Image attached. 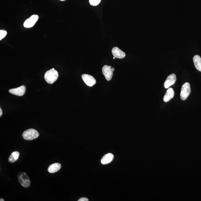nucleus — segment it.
<instances>
[{
    "mask_svg": "<svg viewBox=\"0 0 201 201\" xmlns=\"http://www.w3.org/2000/svg\"><path fill=\"white\" fill-rule=\"evenodd\" d=\"M22 136L23 138L26 140L31 141L38 137L39 134L36 130L31 129L23 132Z\"/></svg>",
    "mask_w": 201,
    "mask_h": 201,
    "instance_id": "nucleus-2",
    "label": "nucleus"
},
{
    "mask_svg": "<svg viewBox=\"0 0 201 201\" xmlns=\"http://www.w3.org/2000/svg\"><path fill=\"white\" fill-rule=\"evenodd\" d=\"M174 92L172 88H168L167 90L166 94H165L163 97V100L165 102L169 101L174 97Z\"/></svg>",
    "mask_w": 201,
    "mask_h": 201,
    "instance_id": "nucleus-12",
    "label": "nucleus"
},
{
    "mask_svg": "<svg viewBox=\"0 0 201 201\" xmlns=\"http://www.w3.org/2000/svg\"><path fill=\"white\" fill-rule=\"evenodd\" d=\"M114 155L111 153H108L104 155L101 159V163L102 164H107L113 161Z\"/></svg>",
    "mask_w": 201,
    "mask_h": 201,
    "instance_id": "nucleus-11",
    "label": "nucleus"
},
{
    "mask_svg": "<svg viewBox=\"0 0 201 201\" xmlns=\"http://www.w3.org/2000/svg\"><path fill=\"white\" fill-rule=\"evenodd\" d=\"M0 201H4L5 200L3 199V198H1L0 199Z\"/></svg>",
    "mask_w": 201,
    "mask_h": 201,
    "instance_id": "nucleus-20",
    "label": "nucleus"
},
{
    "mask_svg": "<svg viewBox=\"0 0 201 201\" xmlns=\"http://www.w3.org/2000/svg\"><path fill=\"white\" fill-rule=\"evenodd\" d=\"M101 0H89L90 5L93 6L98 5L100 3Z\"/></svg>",
    "mask_w": 201,
    "mask_h": 201,
    "instance_id": "nucleus-16",
    "label": "nucleus"
},
{
    "mask_svg": "<svg viewBox=\"0 0 201 201\" xmlns=\"http://www.w3.org/2000/svg\"><path fill=\"white\" fill-rule=\"evenodd\" d=\"M191 93V88L190 84L186 82L183 84L181 88L180 94L181 99L184 100L187 99Z\"/></svg>",
    "mask_w": 201,
    "mask_h": 201,
    "instance_id": "nucleus-4",
    "label": "nucleus"
},
{
    "mask_svg": "<svg viewBox=\"0 0 201 201\" xmlns=\"http://www.w3.org/2000/svg\"><path fill=\"white\" fill-rule=\"evenodd\" d=\"M7 34V32L6 31L4 30H1L0 31V40H2V39L5 38V37L6 36Z\"/></svg>",
    "mask_w": 201,
    "mask_h": 201,
    "instance_id": "nucleus-17",
    "label": "nucleus"
},
{
    "mask_svg": "<svg viewBox=\"0 0 201 201\" xmlns=\"http://www.w3.org/2000/svg\"><path fill=\"white\" fill-rule=\"evenodd\" d=\"M176 81V76L175 74H173L168 77L165 82L164 86L165 88H168L170 86L173 85Z\"/></svg>",
    "mask_w": 201,
    "mask_h": 201,
    "instance_id": "nucleus-9",
    "label": "nucleus"
},
{
    "mask_svg": "<svg viewBox=\"0 0 201 201\" xmlns=\"http://www.w3.org/2000/svg\"><path fill=\"white\" fill-rule=\"evenodd\" d=\"M112 53L113 56L116 58L123 59L126 56L125 53L117 47H114L112 49Z\"/></svg>",
    "mask_w": 201,
    "mask_h": 201,
    "instance_id": "nucleus-10",
    "label": "nucleus"
},
{
    "mask_svg": "<svg viewBox=\"0 0 201 201\" xmlns=\"http://www.w3.org/2000/svg\"><path fill=\"white\" fill-rule=\"evenodd\" d=\"M83 80L86 85L92 87L96 83V81L93 76L89 75L84 74L82 75Z\"/></svg>",
    "mask_w": 201,
    "mask_h": 201,
    "instance_id": "nucleus-6",
    "label": "nucleus"
},
{
    "mask_svg": "<svg viewBox=\"0 0 201 201\" xmlns=\"http://www.w3.org/2000/svg\"><path fill=\"white\" fill-rule=\"evenodd\" d=\"M88 199L86 198H82L79 199L78 201H88Z\"/></svg>",
    "mask_w": 201,
    "mask_h": 201,
    "instance_id": "nucleus-18",
    "label": "nucleus"
},
{
    "mask_svg": "<svg viewBox=\"0 0 201 201\" xmlns=\"http://www.w3.org/2000/svg\"><path fill=\"white\" fill-rule=\"evenodd\" d=\"M39 17L37 15H33L27 19L23 23V26L26 28H30L34 26L35 23L38 20Z\"/></svg>",
    "mask_w": 201,
    "mask_h": 201,
    "instance_id": "nucleus-5",
    "label": "nucleus"
},
{
    "mask_svg": "<svg viewBox=\"0 0 201 201\" xmlns=\"http://www.w3.org/2000/svg\"><path fill=\"white\" fill-rule=\"evenodd\" d=\"M115 58H115V57H114V58H113V59H115Z\"/></svg>",
    "mask_w": 201,
    "mask_h": 201,
    "instance_id": "nucleus-23",
    "label": "nucleus"
},
{
    "mask_svg": "<svg viewBox=\"0 0 201 201\" xmlns=\"http://www.w3.org/2000/svg\"><path fill=\"white\" fill-rule=\"evenodd\" d=\"M58 72L54 68L47 71L44 75L45 80L49 84H54L58 79Z\"/></svg>",
    "mask_w": 201,
    "mask_h": 201,
    "instance_id": "nucleus-1",
    "label": "nucleus"
},
{
    "mask_svg": "<svg viewBox=\"0 0 201 201\" xmlns=\"http://www.w3.org/2000/svg\"><path fill=\"white\" fill-rule=\"evenodd\" d=\"M19 155H20V154H19L18 152H13L11 153V155L10 156L8 159L9 162L10 163L14 162H15L18 159Z\"/></svg>",
    "mask_w": 201,
    "mask_h": 201,
    "instance_id": "nucleus-15",
    "label": "nucleus"
},
{
    "mask_svg": "<svg viewBox=\"0 0 201 201\" xmlns=\"http://www.w3.org/2000/svg\"><path fill=\"white\" fill-rule=\"evenodd\" d=\"M61 168V165L59 163H53L49 166L48 171L49 173H54L58 172Z\"/></svg>",
    "mask_w": 201,
    "mask_h": 201,
    "instance_id": "nucleus-13",
    "label": "nucleus"
},
{
    "mask_svg": "<svg viewBox=\"0 0 201 201\" xmlns=\"http://www.w3.org/2000/svg\"><path fill=\"white\" fill-rule=\"evenodd\" d=\"M3 115V111H2V110L1 109V108H0V117H1V116Z\"/></svg>",
    "mask_w": 201,
    "mask_h": 201,
    "instance_id": "nucleus-19",
    "label": "nucleus"
},
{
    "mask_svg": "<svg viewBox=\"0 0 201 201\" xmlns=\"http://www.w3.org/2000/svg\"><path fill=\"white\" fill-rule=\"evenodd\" d=\"M102 74L105 76L106 80L109 81L111 80L113 76V71L111 70V66L105 65L102 69Z\"/></svg>",
    "mask_w": 201,
    "mask_h": 201,
    "instance_id": "nucleus-7",
    "label": "nucleus"
},
{
    "mask_svg": "<svg viewBox=\"0 0 201 201\" xmlns=\"http://www.w3.org/2000/svg\"><path fill=\"white\" fill-rule=\"evenodd\" d=\"M111 70H112V71H113V72H114V68H111Z\"/></svg>",
    "mask_w": 201,
    "mask_h": 201,
    "instance_id": "nucleus-21",
    "label": "nucleus"
},
{
    "mask_svg": "<svg viewBox=\"0 0 201 201\" xmlns=\"http://www.w3.org/2000/svg\"><path fill=\"white\" fill-rule=\"evenodd\" d=\"M26 87L24 85H22L20 87L12 89L9 90L10 93L14 95L22 96H23L26 91Z\"/></svg>",
    "mask_w": 201,
    "mask_h": 201,
    "instance_id": "nucleus-8",
    "label": "nucleus"
},
{
    "mask_svg": "<svg viewBox=\"0 0 201 201\" xmlns=\"http://www.w3.org/2000/svg\"><path fill=\"white\" fill-rule=\"evenodd\" d=\"M195 67L197 70L201 72V58L198 55H195L193 58Z\"/></svg>",
    "mask_w": 201,
    "mask_h": 201,
    "instance_id": "nucleus-14",
    "label": "nucleus"
},
{
    "mask_svg": "<svg viewBox=\"0 0 201 201\" xmlns=\"http://www.w3.org/2000/svg\"><path fill=\"white\" fill-rule=\"evenodd\" d=\"M60 1H66V0H60Z\"/></svg>",
    "mask_w": 201,
    "mask_h": 201,
    "instance_id": "nucleus-22",
    "label": "nucleus"
},
{
    "mask_svg": "<svg viewBox=\"0 0 201 201\" xmlns=\"http://www.w3.org/2000/svg\"><path fill=\"white\" fill-rule=\"evenodd\" d=\"M18 179L21 186L25 188L30 186L31 182L28 175L24 172L19 173L18 175Z\"/></svg>",
    "mask_w": 201,
    "mask_h": 201,
    "instance_id": "nucleus-3",
    "label": "nucleus"
}]
</instances>
